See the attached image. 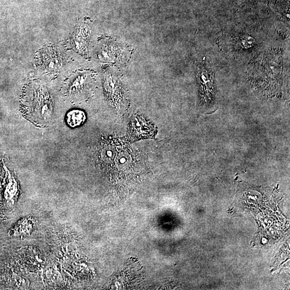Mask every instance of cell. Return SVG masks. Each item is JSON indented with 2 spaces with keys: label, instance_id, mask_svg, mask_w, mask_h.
Returning a JSON list of instances; mask_svg holds the SVG:
<instances>
[{
  "label": "cell",
  "instance_id": "obj_1",
  "mask_svg": "<svg viewBox=\"0 0 290 290\" xmlns=\"http://www.w3.org/2000/svg\"><path fill=\"white\" fill-rule=\"evenodd\" d=\"M42 93L41 98H32L24 105L23 111L28 119L37 124L45 125L50 120L52 107L48 96Z\"/></svg>",
  "mask_w": 290,
  "mask_h": 290
},
{
  "label": "cell",
  "instance_id": "obj_3",
  "mask_svg": "<svg viewBox=\"0 0 290 290\" xmlns=\"http://www.w3.org/2000/svg\"><path fill=\"white\" fill-rule=\"evenodd\" d=\"M85 113L81 110H74L69 112L67 115V123L72 127L82 124L85 121Z\"/></svg>",
  "mask_w": 290,
  "mask_h": 290
},
{
  "label": "cell",
  "instance_id": "obj_4",
  "mask_svg": "<svg viewBox=\"0 0 290 290\" xmlns=\"http://www.w3.org/2000/svg\"><path fill=\"white\" fill-rule=\"evenodd\" d=\"M46 61V67L49 70H55L61 65L60 60L56 56H50Z\"/></svg>",
  "mask_w": 290,
  "mask_h": 290
},
{
  "label": "cell",
  "instance_id": "obj_2",
  "mask_svg": "<svg viewBox=\"0 0 290 290\" xmlns=\"http://www.w3.org/2000/svg\"><path fill=\"white\" fill-rule=\"evenodd\" d=\"M154 126L142 117H136L132 121L130 133L135 139L147 138L154 135Z\"/></svg>",
  "mask_w": 290,
  "mask_h": 290
}]
</instances>
